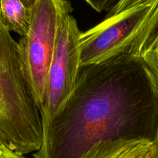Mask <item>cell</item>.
<instances>
[{"label":"cell","mask_w":158,"mask_h":158,"mask_svg":"<svg viewBox=\"0 0 158 158\" xmlns=\"http://www.w3.org/2000/svg\"><path fill=\"white\" fill-rule=\"evenodd\" d=\"M153 158H158V135L156 139L153 143Z\"/></svg>","instance_id":"obj_12"},{"label":"cell","mask_w":158,"mask_h":158,"mask_svg":"<svg viewBox=\"0 0 158 158\" xmlns=\"http://www.w3.org/2000/svg\"><path fill=\"white\" fill-rule=\"evenodd\" d=\"M0 15L10 32L21 36L27 34L31 10L23 0H0Z\"/></svg>","instance_id":"obj_7"},{"label":"cell","mask_w":158,"mask_h":158,"mask_svg":"<svg viewBox=\"0 0 158 158\" xmlns=\"http://www.w3.org/2000/svg\"><path fill=\"white\" fill-rule=\"evenodd\" d=\"M0 141L18 154L36 152L43 143L41 116L19 61L18 43L0 15Z\"/></svg>","instance_id":"obj_2"},{"label":"cell","mask_w":158,"mask_h":158,"mask_svg":"<svg viewBox=\"0 0 158 158\" xmlns=\"http://www.w3.org/2000/svg\"><path fill=\"white\" fill-rule=\"evenodd\" d=\"M153 143L117 140L99 143L81 158H153Z\"/></svg>","instance_id":"obj_6"},{"label":"cell","mask_w":158,"mask_h":158,"mask_svg":"<svg viewBox=\"0 0 158 158\" xmlns=\"http://www.w3.org/2000/svg\"><path fill=\"white\" fill-rule=\"evenodd\" d=\"M158 34V0L106 16L81 36V66L121 55L143 56Z\"/></svg>","instance_id":"obj_3"},{"label":"cell","mask_w":158,"mask_h":158,"mask_svg":"<svg viewBox=\"0 0 158 158\" xmlns=\"http://www.w3.org/2000/svg\"><path fill=\"white\" fill-rule=\"evenodd\" d=\"M84 1L98 13L110 11L120 2V0H84Z\"/></svg>","instance_id":"obj_9"},{"label":"cell","mask_w":158,"mask_h":158,"mask_svg":"<svg viewBox=\"0 0 158 158\" xmlns=\"http://www.w3.org/2000/svg\"><path fill=\"white\" fill-rule=\"evenodd\" d=\"M23 2H25V3L27 4V6H30L32 5V3L33 2V1H34V0H23Z\"/></svg>","instance_id":"obj_14"},{"label":"cell","mask_w":158,"mask_h":158,"mask_svg":"<svg viewBox=\"0 0 158 158\" xmlns=\"http://www.w3.org/2000/svg\"><path fill=\"white\" fill-rule=\"evenodd\" d=\"M143 57L158 76V34Z\"/></svg>","instance_id":"obj_8"},{"label":"cell","mask_w":158,"mask_h":158,"mask_svg":"<svg viewBox=\"0 0 158 158\" xmlns=\"http://www.w3.org/2000/svg\"><path fill=\"white\" fill-rule=\"evenodd\" d=\"M69 2L68 0H34L30 6L28 32L17 42L23 73L39 110L44 99L59 18Z\"/></svg>","instance_id":"obj_4"},{"label":"cell","mask_w":158,"mask_h":158,"mask_svg":"<svg viewBox=\"0 0 158 158\" xmlns=\"http://www.w3.org/2000/svg\"><path fill=\"white\" fill-rule=\"evenodd\" d=\"M158 135V76L141 56L81 67L72 94L43 128L33 158H81L106 141Z\"/></svg>","instance_id":"obj_1"},{"label":"cell","mask_w":158,"mask_h":158,"mask_svg":"<svg viewBox=\"0 0 158 158\" xmlns=\"http://www.w3.org/2000/svg\"><path fill=\"white\" fill-rule=\"evenodd\" d=\"M71 2L62 10L57 40L47 78L44 99L40 109L45 127L72 94L81 70V30L71 15Z\"/></svg>","instance_id":"obj_5"},{"label":"cell","mask_w":158,"mask_h":158,"mask_svg":"<svg viewBox=\"0 0 158 158\" xmlns=\"http://www.w3.org/2000/svg\"><path fill=\"white\" fill-rule=\"evenodd\" d=\"M146 1H147V0H120V2H118L113 9L108 12V14L106 16H111L118 14V13L124 11V10L132 8V7L143 3Z\"/></svg>","instance_id":"obj_10"},{"label":"cell","mask_w":158,"mask_h":158,"mask_svg":"<svg viewBox=\"0 0 158 158\" xmlns=\"http://www.w3.org/2000/svg\"><path fill=\"white\" fill-rule=\"evenodd\" d=\"M5 146L3 145V144L1 143V141H0V158H2V151H3V148Z\"/></svg>","instance_id":"obj_13"},{"label":"cell","mask_w":158,"mask_h":158,"mask_svg":"<svg viewBox=\"0 0 158 158\" xmlns=\"http://www.w3.org/2000/svg\"><path fill=\"white\" fill-rule=\"evenodd\" d=\"M2 158H27L23 156V155L18 154V153H15V152L12 151L6 147H4L3 151H2Z\"/></svg>","instance_id":"obj_11"}]
</instances>
